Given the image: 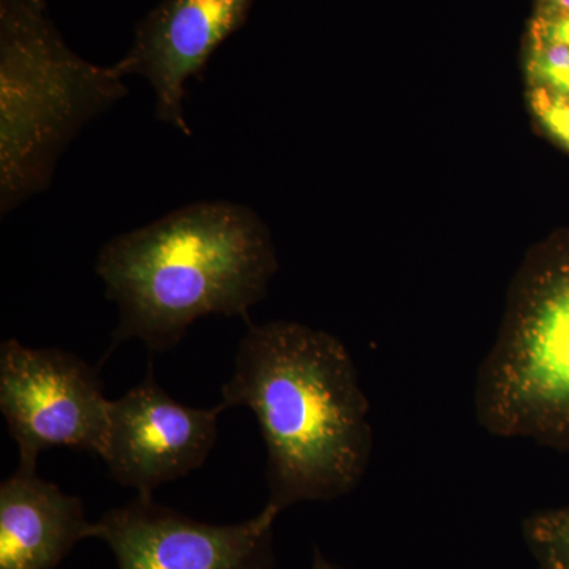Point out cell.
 Instances as JSON below:
<instances>
[{
    "instance_id": "6da1fadb",
    "label": "cell",
    "mask_w": 569,
    "mask_h": 569,
    "mask_svg": "<svg viewBox=\"0 0 569 569\" xmlns=\"http://www.w3.org/2000/svg\"><path fill=\"white\" fill-rule=\"evenodd\" d=\"M224 408L257 418L268 452V507L332 501L359 488L373 449L370 403L353 358L323 329L249 325L222 388Z\"/></svg>"
},
{
    "instance_id": "7a4b0ae2",
    "label": "cell",
    "mask_w": 569,
    "mask_h": 569,
    "mask_svg": "<svg viewBox=\"0 0 569 569\" xmlns=\"http://www.w3.org/2000/svg\"><path fill=\"white\" fill-rule=\"evenodd\" d=\"M279 269L261 217L231 201H198L108 241L96 260L118 307L112 343L137 339L151 353L178 346L209 316L249 320Z\"/></svg>"
},
{
    "instance_id": "3957f363",
    "label": "cell",
    "mask_w": 569,
    "mask_h": 569,
    "mask_svg": "<svg viewBox=\"0 0 569 569\" xmlns=\"http://www.w3.org/2000/svg\"><path fill=\"white\" fill-rule=\"evenodd\" d=\"M123 80L71 50L47 6L0 0L2 216L50 187L70 142L127 96Z\"/></svg>"
},
{
    "instance_id": "277c9868",
    "label": "cell",
    "mask_w": 569,
    "mask_h": 569,
    "mask_svg": "<svg viewBox=\"0 0 569 569\" xmlns=\"http://www.w3.org/2000/svg\"><path fill=\"white\" fill-rule=\"evenodd\" d=\"M473 403L490 436L569 448V250L535 261L516 283Z\"/></svg>"
},
{
    "instance_id": "5b68a950",
    "label": "cell",
    "mask_w": 569,
    "mask_h": 569,
    "mask_svg": "<svg viewBox=\"0 0 569 569\" xmlns=\"http://www.w3.org/2000/svg\"><path fill=\"white\" fill-rule=\"evenodd\" d=\"M0 411L22 467L41 452L71 448L102 456L110 400L99 370L61 348L0 343Z\"/></svg>"
},
{
    "instance_id": "8992f818",
    "label": "cell",
    "mask_w": 569,
    "mask_h": 569,
    "mask_svg": "<svg viewBox=\"0 0 569 569\" xmlns=\"http://www.w3.org/2000/svg\"><path fill=\"white\" fill-rule=\"evenodd\" d=\"M274 508L228 526L201 522L137 496L93 522L119 569H274Z\"/></svg>"
},
{
    "instance_id": "52a82bcc",
    "label": "cell",
    "mask_w": 569,
    "mask_h": 569,
    "mask_svg": "<svg viewBox=\"0 0 569 569\" xmlns=\"http://www.w3.org/2000/svg\"><path fill=\"white\" fill-rule=\"evenodd\" d=\"M219 403L183 406L148 377L121 399L110 400L107 441L100 459L111 478L138 496L153 497L167 482L203 467L219 437Z\"/></svg>"
},
{
    "instance_id": "ba28073f",
    "label": "cell",
    "mask_w": 569,
    "mask_h": 569,
    "mask_svg": "<svg viewBox=\"0 0 569 569\" xmlns=\"http://www.w3.org/2000/svg\"><path fill=\"white\" fill-rule=\"evenodd\" d=\"M254 0H163L134 29L114 69L141 77L156 96L160 122L190 137L187 82L203 74L213 52L249 20Z\"/></svg>"
},
{
    "instance_id": "9c48e42d",
    "label": "cell",
    "mask_w": 569,
    "mask_h": 569,
    "mask_svg": "<svg viewBox=\"0 0 569 569\" xmlns=\"http://www.w3.org/2000/svg\"><path fill=\"white\" fill-rule=\"evenodd\" d=\"M93 522L80 497L18 466L0 485V569H56Z\"/></svg>"
},
{
    "instance_id": "30bf717a",
    "label": "cell",
    "mask_w": 569,
    "mask_h": 569,
    "mask_svg": "<svg viewBox=\"0 0 569 569\" xmlns=\"http://www.w3.org/2000/svg\"><path fill=\"white\" fill-rule=\"evenodd\" d=\"M522 535L538 569H569V507L535 512Z\"/></svg>"
},
{
    "instance_id": "8fae6325",
    "label": "cell",
    "mask_w": 569,
    "mask_h": 569,
    "mask_svg": "<svg viewBox=\"0 0 569 569\" xmlns=\"http://www.w3.org/2000/svg\"><path fill=\"white\" fill-rule=\"evenodd\" d=\"M526 69L530 89L569 93L568 43L530 33Z\"/></svg>"
},
{
    "instance_id": "7c38bea8",
    "label": "cell",
    "mask_w": 569,
    "mask_h": 569,
    "mask_svg": "<svg viewBox=\"0 0 569 569\" xmlns=\"http://www.w3.org/2000/svg\"><path fill=\"white\" fill-rule=\"evenodd\" d=\"M529 102L539 127L569 151V93L530 89Z\"/></svg>"
},
{
    "instance_id": "4fadbf2b",
    "label": "cell",
    "mask_w": 569,
    "mask_h": 569,
    "mask_svg": "<svg viewBox=\"0 0 569 569\" xmlns=\"http://www.w3.org/2000/svg\"><path fill=\"white\" fill-rule=\"evenodd\" d=\"M530 33L548 37V39L563 41L569 44V14H559V17H549V14H538L531 24Z\"/></svg>"
},
{
    "instance_id": "5bb4252c",
    "label": "cell",
    "mask_w": 569,
    "mask_h": 569,
    "mask_svg": "<svg viewBox=\"0 0 569 569\" xmlns=\"http://www.w3.org/2000/svg\"><path fill=\"white\" fill-rule=\"evenodd\" d=\"M538 14H549V17L569 14V0H539Z\"/></svg>"
},
{
    "instance_id": "9a60e30c",
    "label": "cell",
    "mask_w": 569,
    "mask_h": 569,
    "mask_svg": "<svg viewBox=\"0 0 569 569\" xmlns=\"http://www.w3.org/2000/svg\"><path fill=\"white\" fill-rule=\"evenodd\" d=\"M310 569H346L343 567H340V565L335 563V561H331L328 559V557L325 556L323 552H321L320 549L316 548L313 550V560H312V567Z\"/></svg>"
},
{
    "instance_id": "2e32d148",
    "label": "cell",
    "mask_w": 569,
    "mask_h": 569,
    "mask_svg": "<svg viewBox=\"0 0 569 569\" xmlns=\"http://www.w3.org/2000/svg\"><path fill=\"white\" fill-rule=\"evenodd\" d=\"M31 2L41 3V6H47V2H44V0H31Z\"/></svg>"
}]
</instances>
